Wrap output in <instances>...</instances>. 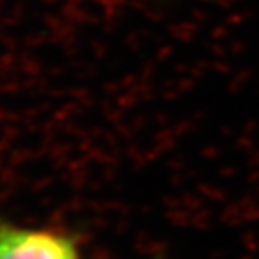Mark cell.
<instances>
[{
    "mask_svg": "<svg viewBox=\"0 0 259 259\" xmlns=\"http://www.w3.org/2000/svg\"><path fill=\"white\" fill-rule=\"evenodd\" d=\"M0 259H80V254L62 234L0 225Z\"/></svg>",
    "mask_w": 259,
    "mask_h": 259,
    "instance_id": "obj_1",
    "label": "cell"
}]
</instances>
